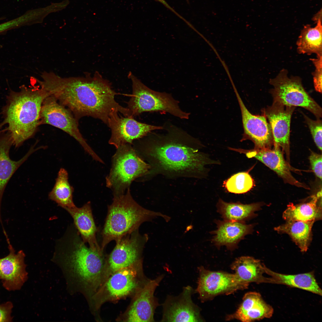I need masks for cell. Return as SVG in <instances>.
I'll use <instances>...</instances> for the list:
<instances>
[{
	"instance_id": "obj_1",
	"label": "cell",
	"mask_w": 322,
	"mask_h": 322,
	"mask_svg": "<svg viewBox=\"0 0 322 322\" xmlns=\"http://www.w3.org/2000/svg\"><path fill=\"white\" fill-rule=\"evenodd\" d=\"M163 134L153 133L141 144L143 152L156 160L165 170L183 172L199 171L210 162L194 148L193 138L174 126H167Z\"/></svg>"
},
{
	"instance_id": "obj_2",
	"label": "cell",
	"mask_w": 322,
	"mask_h": 322,
	"mask_svg": "<svg viewBox=\"0 0 322 322\" xmlns=\"http://www.w3.org/2000/svg\"><path fill=\"white\" fill-rule=\"evenodd\" d=\"M48 95L39 86L29 88L24 86L19 91H11L7 96L0 127L7 125L4 130L10 134L15 147L21 145L35 133L40 125L42 103Z\"/></svg>"
},
{
	"instance_id": "obj_3",
	"label": "cell",
	"mask_w": 322,
	"mask_h": 322,
	"mask_svg": "<svg viewBox=\"0 0 322 322\" xmlns=\"http://www.w3.org/2000/svg\"><path fill=\"white\" fill-rule=\"evenodd\" d=\"M161 217L166 222L170 217L161 213L143 207L134 199L130 188L126 193L114 196L112 204L108 206V212L101 234L100 247L103 251L111 241L117 242L124 236L138 229L143 223Z\"/></svg>"
},
{
	"instance_id": "obj_4",
	"label": "cell",
	"mask_w": 322,
	"mask_h": 322,
	"mask_svg": "<svg viewBox=\"0 0 322 322\" xmlns=\"http://www.w3.org/2000/svg\"><path fill=\"white\" fill-rule=\"evenodd\" d=\"M150 168L131 145H121L112 157L111 168L106 177V186L114 196L123 195L134 180L147 174Z\"/></svg>"
},
{
	"instance_id": "obj_5",
	"label": "cell",
	"mask_w": 322,
	"mask_h": 322,
	"mask_svg": "<svg viewBox=\"0 0 322 322\" xmlns=\"http://www.w3.org/2000/svg\"><path fill=\"white\" fill-rule=\"evenodd\" d=\"M128 77L132 82V94L127 108L132 117L145 112L162 111L181 119L189 118L190 114L182 111L170 94L151 89L131 72Z\"/></svg>"
},
{
	"instance_id": "obj_6",
	"label": "cell",
	"mask_w": 322,
	"mask_h": 322,
	"mask_svg": "<svg viewBox=\"0 0 322 322\" xmlns=\"http://www.w3.org/2000/svg\"><path fill=\"white\" fill-rule=\"evenodd\" d=\"M285 69L281 70L274 78L270 79L273 86L270 93L273 102L284 105L300 106L309 110L317 119L322 117V109L305 90L300 78L288 75Z\"/></svg>"
},
{
	"instance_id": "obj_7",
	"label": "cell",
	"mask_w": 322,
	"mask_h": 322,
	"mask_svg": "<svg viewBox=\"0 0 322 322\" xmlns=\"http://www.w3.org/2000/svg\"><path fill=\"white\" fill-rule=\"evenodd\" d=\"M47 124L59 128L72 137L95 160H102L87 144L79 130L78 120L68 109L51 95L47 96L42 103L40 125Z\"/></svg>"
},
{
	"instance_id": "obj_8",
	"label": "cell",
	"mask_w": 322,
	"mask_h": 322,
	"mask_svg": "<svg viewBox=\"0 0 322 322\" xmlns=\"http://www.w3.org/2000/svg\"><path fill=\"white\" fill-rule=\"evenodd\" d=\"M199 275L195 292L204 302L222 294L229 295L248 288L249 284L240 281L234 273L211 271L203 266L198 268Z\"/></svg>"
},
{
	"instance_id": "obj_9",
	"label": "cell",
	"mask_w": 322,
	"mask_h": 322,
	"mask_svg": "<svg viewBox=\"0 0 322 322\" xmlns=\"http://www.w3.org/2000/svg\"><path fill=\"white\" fill-rule=\"evenodd\" d=\"M74 236L67 247V258L84 280L95 283L99 279L103 267V254L87 247L78 234Z\"/></svg>"
},
{
	"instance_id": "obj_10",
	"label": "cell",
	"mask_w": 322,
	"mask_h": 322,
	"mask_svg": "<svg viewBox=\"0 0 322 322\" xmlns=\"http://www.w3.org/2000/svg\"><path fill=\"white\" fill-rule=\"evenodd\" d=\"M114 110L110 114L108 126L111 131L109 143L117 149L121 145H131L134 140L146 136L154 130L163 129V127L142 123L131 117L121 116Z\"/></svg>"
},
{
	"instance_id": "obj_11",
	"label": "cell",
	"mask_w": 322,
	"mask_h": 322,
	"mask_svg": "<svg viewBox=\"0 0 322 322\" xmlns=\"http://www.w3.org/2000/svg\"><path fill=\"white\" fill-rule=\"evenodd\" d=\"M148 239L147 234H141L137 229L116 242L108 259L112 270L114 272L141 261V255Z\"/></svg>"
},
{
	"instance_id": "obj_12",
	"label": "cell",
	"mask_w": 322,
	"mask_h": 322,
	"mask_svg": "<svg viewBox=\"0 0 322 322\" xmlns=\"http://www.w3.org/2000/svg\"><path fill=\"white\" fill-rule=\"evenodd\" d=\"M195 291L192 287L183 288L178 295L167 296L162 305V322H194L203 321L198 306L192 301Z\"/></svg>"
},
{
	"instance_id": "obj_13",
	"label": "cell",
	"mask_w": 322,
	"mask_h": 322,
	"mask_svg": "<svg viewBox=\"0 0 322 322\" xmlns=\"http://www.w3.org/2000/svg\"><path fill=\"white\" fill-rule=\"evenodd\" d=\"M164 277L162 274L154 279H148L139 288L127 313V321H154V314L159 304L154 293Z\"/></svg>"
},
{
	"instance_id": "obj_14",
	"label": "cell",
	"mask_w": 322,
	"mask_h": 322,
	"mask_svg": "<svg viewBox=\"0 0 322 322\" xmlns=\"http://www.w3.org/2000/svg\"><path fill=\"white\" fill-rule=\"evenodd\" d=\"M295 107L289 106L273 102L272 105L264 111L270 125L274 145L281 147L287 155L290 156V135L291 118Z\"/></svg>"
},
{
	"instance_id": "obj_15",
	"label": "cell",
	"mask_w": 322,
	"mask_h": 322,
	"mask_svg": "<svg viewBox=\"0 0 322 322\" xmlns=\"http://www.w3.org/2000/svg\"><path fill=\"white\" fill-rule=\"evenodd\" d=\"M7 243L9 253L0 258V280L7 290H19L27 277L24 263L25 254L22 250L16 253L10 242Z\"/></svg>"
},
{
	"instance_id": "obj_16",
	"label": "cell",
	"mask_w": 322,
	"mask_h": 322,
	"mask_svg": "<svg viewBox=\"0 0 322 322\" xmlns=\"http://www.w3.org/2000/svg\"><path fill=\"white\" fill-rule=\"evenodd\" d=\"M233 150L245 154L249 158H254L275 172L286 183L295 186L309 189L305 184L299 182L292 175L290 167L284 158L280 147L255 148L251 150L232 148Z\"/></svg>"
},
{
	"instance_id": "obj_17",
	"label": "cell",
	"mask_w": 322,
	"mask_h": 322,
	"mask_svg": "<svg viewBox=\"0 0 322 322\" xmlns=\"http://www.w3.org/2000/svg\"><path fill=\"white\" fill-rule=\"evenodd\" d=\"M242 114L244 134L254 142L256 148H269L273 141L271 127L265 115H254L249 112L236 91Z\"/></svg>"
},
{
	"instance_id": "obj_18",
	"label": "cell",
	"mask_w": 322,
	"mask_h": 322,
	"mask_svg": "<svg viewBox=\"0 0 322 322\" xmlns=\"http://www.w3.org/2000/svg\"><path fill=\"white\" fill-rule=\"evenodd\" d=\"M273 309L263 300L259 293L250 292L244 296L242 301L233 313L228 315L226 319H236L242 322H249L271 317Z\"/></svg>"
},
{
	"instance_id": "obj_19",
	"label": "cell",
	"mask_w": 322,
	"mask_h": 322,
	"mask_svg": "<svg viewBox=\"0 0 322 322\" xmlns=\"http://www.w3.org/2000/svg\"><path fill=\"white\" fill-rule=\"evenodd\" d=\"M216 222L217 229L213 232L212 241L218 247L225 246L229 250H233L245 236L253 231V225L244 222L225 220Z\"/></svg>"
},
{
	"instance_id": "obj_20",
	"label": "cell",
	"mask_w": 322,
	"mask_h": 322,
	"mask_svg": "<svg viewBox=\"0 0 322 322\" xmlns=\"http://www.w3.org/2000/svg\"><path fill=\"white\" fill-rule=\"evenodd\" d=\"M13 145L10 133L4 131L0 134V217L1 199L6 187L13 174L18 168L33 152L39 149L31 147L27 154L17 161L11 160L9 156L10 150Z\"/></svg>"
},
{
	"instance_id": "obj_21",
	"label": "cell",
	"mask_w": 322,
	"mask_h": 322,
	"mask_svg": "<svg viewBox=\"0 0 322 322\" xmlns=\"http://www.w3.org/2000/svg\"><path fill=\"white\" fill-rule=\"evenodd\" d=\"M72 217L82 240L88 243L93 251L103 254L96 237L97 229L93 219L91 203L88 202L80 208L76 206L65 209Z\"/></svg>"
},
{
	"instance_id": "obj_22",
	"label": "cell",
	"mask_w": 322,
	"mask_h": 322,
	"mask_svg": "<svg viewBox=\"0 0 322 322\" xmlns=\"http://www.w3.org/2000/svg\"><path fill=\"white\" fill-rule=\"evenodd\" d=\"M134 265L114 272L108 279L106 287L112 298L119 299L124 297L137 287V272L133 267Z\"/></svg>"
},
{
	"instance_id": "obj_23",
	"label": "cell",
	"mask_w": 322,
	"mask_h": 322,
	"mask_svg": "<svg viewBox=\"0 0 322 322\" xmlns=\"http://www.w3.org/2000/svg\"><path fill=\"white\" fill-rule=\"evenodd\" d=\"M265 265L259 260L249 256L237 258L231 266L234 273L242 281L249 284L269 283V278L263 276Z\"/></svg>"
},
{
	"instance_id": "obj_24",
	"label": "cell",
	"mask_w": 322,
	"mask_h": 322,
	"mask_svg": "<svg viewBox=\"0 0 322 322\" xmlns=\"http://www.w3.org/2000/svg\"><path fill=\"white\" fill-rule=\"evenodd\" d=\"M265 272L271 277L269 278L270 283L284 284L322 295V290L317 282L313 272L286 275L274 272L266 266Z\"/></svg>"
},
{
	"instance_id": "obj_25",
	"label": "cell",
	"mask_w": 322,
	"mask_h": 322,
	"mask_svg": "<svg viewBox=\"0 0 322 322\" xmlns=\"http://www.w3.org/2000/svg\"><path fill=\"white\" fill-rule=\"evenodd\" d=\"M315 222L286 221L284 224L275 227L274 230L280 234L288 235L301 251L305 252L312 241V228Z\"/></svg>"
},
{
	"instance_id": "obj_26",
	"label": "cell",
	"mask_w": 322,
	"mask_h": 322,
	"mask_svg": "<svg viewBox=\"0 0 322 322\" xmlns=\"http://www.w3.org/2000/svg\"><path fill=\"white\" fill-rule=\"evenodd\" d=\"M320 196L319 194L309 202L297 205L290 204L283 213V219L286 221H315L321 219V203L319 202Z\"/></svg>"
},
{
	"instance_id": "obj_27",
	"label": "cell",
	"mask_w": 322,
	"mask_h": 322,
	"mask_svg": "<svg viewBox=\"0 0 322 322\" xmlns=\"http://www.w3.org/2000/svg\"><path fill=\"white\" fill-rule=\"evenodd\" d=\"M261 203L243 204L227 202L220 199L217 205V211L225 220L244 222L255 217V212L260 210Z\"/></svg>"
},
{
	"instance_id": "obj_28",
	"label": "cell",
	"mask_w": 322,
	"mask_h": 322,
	"mask_svg": "<svg viewBox=\"0 0 322 322\" xmlns=\"http://www.w3.org/2000/svg\"><path fill=\"white\" fill-rule=\"evenodd\" d=\"M317 23L314 27L306 24L301 30L296 42L298 53L308 55L314 53L317 57L322 56L321 20H318Z\"/></svg>"
},
{
	"instance_id": "obj_29",
	"label": "cell",
	"mask_w": 322,
	"mask_h": 322,
	"mask_svg": "<svg viewBox=\"0 0 322 322\" xmlns=\"http://www.w3.org/2000/svg\"><path fill=\"white\" fill-rule=\"evenodd\" d=\"M73 187L69 181L68 174L64 168L59 170L54 185L48 194L49 199L64 209L75 205L73 200Z\"/></svg>"
},
{
	"instance_id": "obj_30",
	"label": "cell",
	"mask_w": 322,
	"mask_h": 322,
	"mask_svg": "<svg viewBox=\"0 0 322 322\" xmlns=\"http://www.w3.org/2000/svg\"><path fill=\"white\" fill-rule=\"evenodd\" d=\"M254 184V180L248 171L236 173L223 183L224 186L227 191L236 194L247 192L253 188Z\"/></svg>"
},
{
	"instance_id": "obj_31",
	"label": "cell",
	"mask_w": 322,
	"mask_h": 322,
	"mask_svg": "<svg viewBox=\"0 0 322 322\" xmlns=\"http://www.w3.org/2000/svg\"><path fill=\"white\" fill-rule=\"evenodd\" d=\"M304 118L310 130L314 141L318 148L322 150V122L320 119L312 120L304 114Z\"/></svg>"
},
{
	"instance_id": "obj_32",
	"label": "cell",
	"mask_w": 322,
	"mask_h": 322,
	"mask_svg": "<svg viewBox=\"0 0 322 322\" xmlns=\"http://www.w3.org/2000/svg\"><path fill=\"white\" fill-rule=\"evenodd\" d=\"M322 56H321L310 59L315 67V71L312 74L315 88L320 93L322 92Z\"/></svg>"
},
{
	"instance_id": "obj_33",
	"label": "cell",
	"mask_w": 322,
	"mask_h": 322,
	"mask_svg": "<svg viewBox=\"0 0 322 322\" xmlns=\"http://www.w3.org/2000/svg\"><path fill=\"white\" fill-rule=\"evenodd\" d=\"M311 168L316 176L322 179V155L312 152L309 157Z\"/></svg>"
},
{
	"instance_id": "obj_34",
	"label": "cell",
	"mask_w": 322,
	"mask_h": 322,
	"mask_svg": "<svg viewBox=\"0 0 322 322\" xmlns=\"http://www.w3.org/2000/svg\"><path fill=\"white\" fill-rule=\"evenodd\" d=\"M13 307V303L10 301L0 304V322L12 321L11 314Z\"/></svg>"
},
{
	"instance_id": "obj_35",
	"label": "cell",
	"mask_w": 322,
	"mask_h": 322,
	"mask_svg": "<svg viewBox=\"0 0 322 322\" xmlns=\"http://www.w3.org/2000/svg\"><path fill=\"white\" fill-rule=\"evenodd\" d=\"M162 4L167 8L175 14L178 17L183 21L188 26H190L191 24L183 17L178 13L174 9L171 7L165 0H154Z\"/></svg>"
}]
</instances>
